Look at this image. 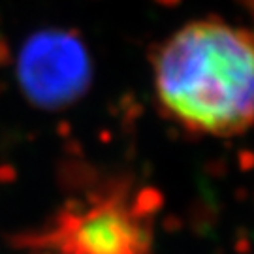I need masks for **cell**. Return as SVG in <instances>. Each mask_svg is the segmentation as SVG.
Listing matches in <instances>:
<instances>
[{"instance_id": "cell-1", "label": "cell", "mask_w": 254, "mask_h": 254, "mask_svg": "<svg viewBox=\"0 0 254 254\" xmlns=\"http://www.w3.org/2000/svg\"><path fill=\"white\" fill-rule=\"evenodd\" d=\"M154 89L190 132L234 136L254 125V30L220 19L187 23L158 47Z\"/></svg>"}, {"instance_id": "cell-2", "label": "cell", "mask_w": 254, "mask_h": 254, "mask_svg": "<svg viewBox=\"0 0 254 254\" xmlns=\"http://www.w3.org/2000/svg\"><path fill=\"white\" fill-rule=\"evenodd\" d=\"M23 245L61 254H149L151 220L127 194H100L70 203Z\"/></svg>"}, {"instance_id": "cell-3", "label": "cell", "mask_w": 254, "mask_h": 254, "mask_svg": "<svg viewBox=\"0 0 254 254\" xmlns=\"http://www.w3.org/2000/svg\"><path fill=\"white\" fill-rule=\"evenodd\" d=\"M21 89L34 106L61 109L81 98L91 85L92 66L81 40L64 30H42L19 53Z\"/></svg>"}, {"instance_id": "cell-4", "label": "cell", "mask_w": 254, "mask_h": 254, "mask_svg": "<svg viewBox=\"0 0 254 254\" xmlns=\"http://www.w3.org/2000/svg\"><path fill=\"white\" fill-rule=\"evenodd\" d=\"M32 254H61V253H53V251H42V249H36V251H32Z\"/></svg>"}]
</instances>
